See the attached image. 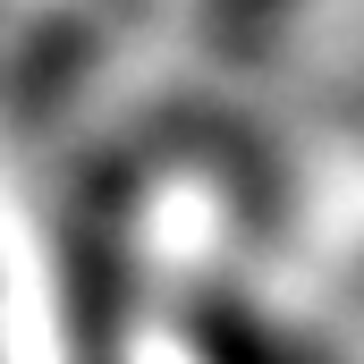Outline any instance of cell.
<instances>
[{"label": "cell", "instance_id": "obj_1", "mask_svg": "<svg viewBox=\"0 0 364 364\" xmlns=\"http://www.w3.org/2000/svg\"><path fill=\"white\" fill-rule=\"evenodd\" d=\"M178 339H186L195 364H322L314 348H305V331H288V322L263 314L246 288H220V279L186 288Z\"/></svg>", "mask_w": 364, "mask_h": 364}, {"label": "cell", "instance_id": "obj_2", "mask_svg": "<svg viewBox=\"0 0 364 364\" xmlns=\"http://www.w3.org/2000/svg\"><path fill=\"white\" fill-rule=\"evenodd\" d=\"M195 9H203V26H212L229 51H255V43H272L305 0H195Z\"/></svg>", "mask_w": 364, "mask_h": 364}]
</instances>
